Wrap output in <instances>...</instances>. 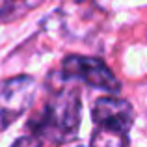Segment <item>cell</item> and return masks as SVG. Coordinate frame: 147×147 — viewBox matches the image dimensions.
<instances>
[{
	"mask_svg": "<svg viewBox=\"0 0 147 147\" xmlns=\"http://www.w3.org/2000/svg\"><path fill=\"white\" fill-rule=\"evenodd\" d=\"M82 102L78 88H56L39 112L26 123L41 144H67L78 136Z\"/></svg>",
	"mask_w": 147,
	"mask_h": 147,
	"instance_id": "cell-1",
	"label": "cell"
},
{
	"mask_svg": "<svg viewBox=\"0 0 147 147\" xmlns=\"http://www.w3.org/2000/svg\"><path fill=\"white\" fill-rule=\"evenodd\" d=\"M91 115L97 125L91 145H129L127 132L134 123V110L125 99L100 97L95 100Z\"/></svg>",
	"mask_w": 147,
	"mask_h": 147,
	"instance_id": "cell-2",
	"label": "cell"
},
{
	"mask_svg": "<svg viewBox=\"0 0 147 147\" xmlns=\"http://www.w3.org/2000/svg\"><path fill=\"white\" fill-rule=\"evenodd\" d=\"M60 78L63 82L69 80H82L88 86L104 90L110 93H117L121 90L119 80L114 76V73L106 67L104 61L99 58H88V56H67L61 63Z\"/></svg>",
	"mask_w": 147,
	"mask_h": 147,
	"instance_id": "cell-3",
	"label": "cell"
},
{
	"mask_svg": "<svg viewBox=\"0 0 147 147\" xmlns=\"http://www.w3.org/2000/svg\"><path fill=\"white\" fill-rule=\"evenodd\" d=\"M36 80L28 75L0 82V132L17 121L34 102Z\"/></svg>",
	"mask_w": 147,
	"mask_h": 147,
	"instance_id": "cell-4",
	"label": "cell"
},
{
	"mask_svg": "<svg viewBox=\"0 0 147 147\" xmlns=\"http://www.w3.org/2000/svg\"><path fill=\"white\" fill-rule=\"evenodd\" d=\"M43 0H4L0 6V22H11L15 19L24 17L28 11L41 6Z\"/></svg>",
	"mask_w": 147,
	"mask_h": 147,
	"instance_id": "cell-5",
	"label": "cell"
}]
</instances>
